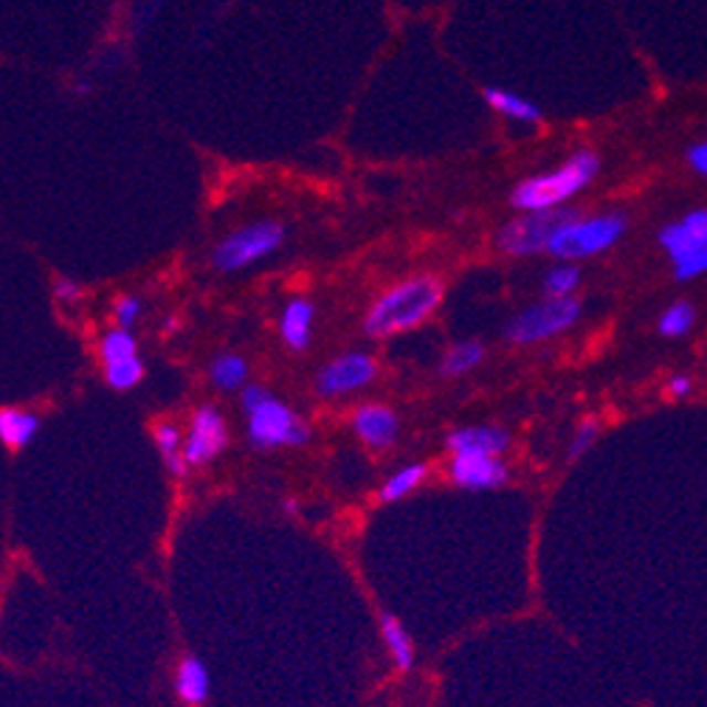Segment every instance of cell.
<instances>
[{
  "label": "cell",
  "mask_w": 707,
  "mask_h": 707,
  "mask_svg": "<svg viewBox=\"0 0 707 707\" xmlns=\"http://www.w3.org/2000/svg\"><path fill=\"white\" fill-rule=\"evenodd\" d=\"M629 229L626 212H603L592 218H578L570 225H563L556 240L550 243L547 254L563 263H578V260L598 257L606 254L612 245L623 240Z\"/></svg>",
  "instance_id": "5b68a950"
},
{
  "label": "cell",
  "mask_w": 707,
  "mask_h": 707,
  "mask_svg": "<svg viewBox=\"0 0 707 707\" xmlns=\"http://www.w3.org/2000/svg\"><path fill=\"white\" fill-rule=\"evenodd\" d=\"M485 361V347L476 338H465V341H454L449 350L440 358V376L443 378H463L474 372L479 363Z\"/></svg>",
  "instance_id": "603a6c76"
},
{
  "label": "cell",
  "mask_w": 707,
  "mask_h": 707,
  "mask_svg": "<svg viewBox=\"0 0 707 707\" xmlns=\"http://www.w3.org/2000/svg\"><path fill=\"white\" fill-rule=\"evenodd\" d=\"M443 279L434 274H418L409 279L394 282L392 288L383 291L370 310L363 314V336L387 341V338L401 336V333L414 330V327L426 325L437 307L443 305Z\"/></svg>",
  "instance_id": "6da1fadb"
},
{
  "label": "cell",
  "mask_w": 707,
  "mask_h": 707,
  "mask_svg": "<svg viewBox=\"0 0 707 707\" xmlns=\"http://www.w3.org/2000/svg\"><path fill=\"white\" fill-rule=\"evenodd\" d=\"M43 432V418L34 409L0 407V443L9 451H23Z\"/></svg>",
  "instance_id": "2e32d148"
},
{
  "label": "cell",
  "mask_w": 707,
  "mask_h": 707,
  "mask_svg": "<svg viewBox=\"0 0 707 707\" xmlns=\"http://www.w3.org/2000/svg\"><path fill=\"white\" fill-rule=\"evenodd\" d=\"M51 296H54L56 305L76 307L85 299V291H82L80 282L71 279V276H56L54 285H51Z\"/></svg>",
  "instance_id": "f1b7e54d"
},
{
  "label": "cell",
  "mask_w": 707,
  "mask_h": 707,
  "mask_svg": "<svg viewBox=\"0 0 707 707\" xmlns=\"http://www.w3.org/2000/svg\"><path fill=\"white\" fill-rule=\"evenodd\" d=\"M598 432H601V426H598V420H583L581 426L576 429V434H572L570 445H567V463H576L578 457H583L592 445H595L598 440Z\"/></svg>",
  "instance_id": "4316f807"
},
{
  "label": "cell",
  "mask_w": 707,
  "mask_h": 707,
  "mask_svg": "<svg viewBox=\"0 0 707 707\" xmlns=\"http://www.w3.org/2000/svg\"><path fill=\"white\" fill-rule=\"evenodd\" d=\"M249 376H251V363L243 352L234 350H220L214 352L212 361L207 367V378L218 392L223 394H234L243 392L249 387Z\"/></svg>",
  "instance_id": "ac0fdd59"
},
{
  "label": "cell",
  "mask_w": 707,
  "mask_h": 707,
  "mask_svg": "<svg viewBox=\"0 0 707 707\" xmlns=\"http://www.w3.org/2000/svg\"><path fill=\"white\" fill-rule=\"evenodd\" d=\"M152 443H156L158 454H161V463L167 468L169 476L183 479L189 474V465L183 460V432L178 423L172 420H158L152 426Z\"/></svg>",
  "instance_id": "ffe728a7"
},
{
  "label": "cell",
  "mask_w": 707,
  "mask_h": 707,
  "mask_svg": "<svg viewBox=\"0 0 707 707\" xmlns=\"http://www.w3.org/2000/svg\"><path fill=\"white\" fill-rule=\"evenodd\" d=\"M581 218V209L576 207H558L545 209V212H521L519 218L507 220L496 234V249L507 257H536V254H547L556 234L563 225H570L572 220Z\"/></svg>",
  "instance_id": "8992f818"
},
{
  "label": "cell",
  "mask_w": 707,
  "mask_h": 707,
  "mask_svg": "<svg viewBox=\"0 0 707 707\" xmlns=\"http://www.w3.org/2000/svg\"><path fill=\"white\" fill-rule=\"evenodd\" d=\"M212 694L209 668L198 654H183L176 668V696L187 707H203Z\"/></svg>",
  "instance_id": "e0dca14e"
},
{
  "label": "cell",
  "mask_w": 707,
  "mask_h": 707,
  "mask_svg": "<svg viewBox=\"0 0 707 707\" xmlns=\"http://www.w3.org/2000/svg\"><path fill=\"white\" fill-rule=\"evenodd\" d=\"M229 423L214 403H203L189 414V426L183 432V460L189 468H207L229 449Z\"/></svg>",
  "instance_id": "30bf717a"
},
{
  "label": "cell",
  "mask_w": 707,
  "mask_h": 707,
  "mask_svg": "<svg viewBox=\"0 0 707 707\" xmlns=\"http://www.w3.org/2000/svg\"><path fill=\"white\" fill-rule=\"evenodd\" d=\"M378 626H381V640L387 645V654L392 659L394 671H401V674L414 671V640L409 637L407 626L392 612H381Z\"/></svg>",
  "instance_id": "44dd1931"
},
{
  "label": "cell",
  "mask_w": 707,
  "mask_h": 707,
  "mask_svg": "<svg viewBox=\"0 0 707 707\" xmlns=\"http://www.w3.org/2000/svg\"><path fill=\"white\" fill-rule=\"evenodd\" d=\"M578 285H581V268L576 263H563V260L550 265L541 276L545 299H570V296H576Z\"/></svg>",
  "instance_id": "cb8c5ba5"
},
{
  "label": "cell",
  "mask_w": 707,
  "mask_h": 707,
  "mask_svg": "<svg viewBox=\"0 0 707 707\" xmlns=\"http://www.w3.org/2000/svg\"><path fill=\"white\" fill-rule=\"evenodd\" d=\"M240 409L245 414V440L254 451L302 449L314 437L307 420L263 383H249L240 392Z\"/></svg>",
  "instance_id": "7a4b0ae2"
},
{
  "label": "cell",
  "mask_w": 707,
  "mask_h": 707,
  "mask_svg": "<svg viewBox=\"0 0 707 707\" xmlns=\"http://www.w3.org/2000/svg\"><path fill=\"white\" fill-rule=\"evenodd\" d=\"M657 243H659V249L668 254L671 263L679 257H685V254H690V251L705 249L707 245V207L694 209V212H688L685 218L665 223L657 234Z\"/></svg>",
  "instance_id": "9a60e30c"
},
{
  "label": "cell",
  "mask_w": 707,
  "mask_h": 707,
  "mask_svg": "<svg viewBox=\"0 0 707 707\" xmlns=\"http://www.w3.org/2000/svg\"><path fill=\"white\" fill-rule=\"evenodd\" d=\"M665 392H668L671 398H676V401H683V398H688V394L694 392V378H690V376H674L668 381V387H665Z\"/></svg>",
  "instance_id": "4dcf8cb0"
},
{
  "label": "cell",
  "mask_w": 707,
  "mask_h": 707,
  "mask_svg": "<svg viewBox=\"0 0 707 707\" xmlns=\"http://www.w3.org/2000/svg\"><path fill=\"white\" fill-rule=\"evenodd\" d=\"M350 429L363 449L381 454V451L392 449L401 437V414L387 403H358L350 412Z\"/></svg>",
  "instance_id": "8fae6325"
},
{
  "label": "cell",
  "mask_w": 707,
  "mask_h": 707,
  "mask_svg": "<svg viewBox=\"0 0 707 707\" xmlns=\"http://www.w3.org/2000/svg\"><path fill=\"white\" fill-rule=\"evenodd\" d=\"M601 172V156L595 150H576L563 158L558 169L530 176L519 181L510 192V207L519 212H545V209L567 207L581 194Z\"/></svg>",
  "instance_id": "3957f363"
},
{
  "label": "cell",
  "mask_w": 707,
  "mask_h": 707,
  "mask_svg": "<svg viewBox=\"0 0 707 707\" xmlns=\"http://www.w3.org/2000/svg\"><path fill=\"white\" fill-rule=\"evenodd\" d=\"M291 238V229L285 220L260 218L251 223L238 225L232 232H225L218 243L209 249V268L214 274H240L254 265L265 263L274 254L285 249Z\"/></svg>",
  "instance_id": "277c9868"
},
{
  "label": "cell",
  "mask_w": 707,
  "mask_h": 707,
  "mask_svg": "<svg viewBox=\"0 0 707 707\" xmlns=\"http://www.w3.org/2000/svg\"><path fill=\"white\" fill-rule=\"evenodd\" d=\"M378 381V361L367 350H347L333 356L316 372L314 394L321 401H345L352 394L370 389Z\"/></svg>",
  "instance_id": "ba28073f"
},
{
  "label": "cell",
  "mask_w": 707,
  "mask_h": 707,
  "mask_svg": "<svg viewBox=\"0 0 707 707\" xmlns=\"http://www.w3.org/2000/svg\"><path fill=\"white\" fill-rule=\"evenodd\" d=\"M581 316L583 302L578 296H570V299H541L519 310L514 319L507 321L502 336L516 347L539 345V341H550V338L572 330L581 321Z\"/></svg>",
  "instance_id": "52a82bcc"
},
{
  "label": "cell",
  "mask_w": 707,
  "mask_h": 707,
  "mask_svg": "<svg viewBox=\"0 0 707 707\" xmlns=\"http://www.w3.org/2000/svg\"><path fill=\"white\" fill-rule=\"evenodd\" d=\"M510 449V432L496 423L460 426L445 434L449 457H502Z\"/></svg>",
  "instance_id": "4fadbf2b"
},
{
  "label": "cell",
  "mask_w": 707,
  "mask_h": 707,
  "mask_svg": "<svg viewBox=\"0 0 707 707\" xmlns=\"http://www.w3.org/2000/svg\"><path fill=\"white\" fill-rule=\"evenodd\" d=\"M96 356L102 363V378L113 392H133L138 383L145 381L147 367L141 352H138V338L133 330L107 327L99 336Z\"/></svg>",
  "instance_id": "9c48e42d"
},
{
  "label": "cell",
  "mask_w": 707,
  "mask_h": 707,
  "mask_svg": "<svg viewBox=\"0 0 707 707\" xmlns=\"http://www.w3.org/2000/svg\"><path fill=\"white\" fill-rule=\"evenodd\" d=\"M483 99L488 102L490 110H496L499 116H505V119H510V122H519V125H536V122L541 119L539 105H532L530 99L514 94V91L485 88Z\"/></svg>",
  "instance_id": "7402d4cb"
},
{
  "label": "cell",
  "mask_w": 707,
  "mask_h": 707,
  "mask_svg": "<svg viewBox=\"0 0 707 707\" xmlns=\"http://www.w3.org/2000/svg\"><path fill=\"white\" fill-rule=\"evenodd\" d=\"M694 325H696V307L685 299L671 302V305L665 307L657 319L659 336H665V338L688 336V333L694 330Z\"/></svg>",
  "instance_id": "d4e9b609"
},
{
  "label": "cell",
  "mask_w": 707,
  "mask_h": 707,
  "mask_svg": "<svg viewBox=\"0 0 707 707\" xmlns=\"http://www.w3.org/2000/svg\"><path fill=\"white\" fill-rule=\"evenodd\" d=\"M685 158H688L690 169H694L696 176L707 178V141H696V145H690L688 152H685Z\"/></svg>",
  "instance_id": "f546056e"
},
{
  "label": "cell",
  "mask_w": 707,
  "mask_h": 707,
  "mask_svg": "<svg viewBox=\"0 0 707 707\" xmlns=\"http://www.w3.org/2000/svg\"><path fill=\"white\" fill-rule=\"evenodd\" d=\"M282 345L288 352H307L316 333V302L310 296H291L279 310L276 321Z\"/></svg>",
  "instance_id": "5bb4252c"
},
{
  "label": "cell",
  "mask_w": 707,
  "mask_h": 707,
  "mask_svg": "<svg viewBox=\"0 0 707 707\" xmlns=\"http://www.w3.org/2000/svg\"><path fill=\"white\" fill-rule=\"evenodd\" d=\"M707 274V245L705 249H696L685 257L674 260V279L676 282H690L699 279V276Z\"/></svg>",
  "instance_id": "83f0119b"
},
{
  "label": "cell",
  "mask_w": 707,
  "mask_h": 707,
  "mask_svg": "<svg viewBox=\"0 0 707 707\" xmlns=\"http://www.w3.org/2000/svg\"><path fill=\"white\" fill-rule=\"evenodd\" d=\"M145 316V299L138 294H119L110 302V319L113 327L122 330H136L138 321Z\"/></svg>",
  "instance_id": "484cf974"
},
{
  "label": "cell",
  "mask_w": 707,
  "mask_h": 707,
  "mask_svg": "<svg viewBox=\"0 0 707 707\" xmlns=\"http://www.w3.org/2000/svg\"><path fill=\"white\" fill-rule=\"evenodd\" d=\"M449 483L460 490H496L510 483V465L499 457H451Z\"/></svg>",
  "instance_id": "7c38bea8"
},
{
  "label": "cell",
  "mask_w": 707,
  "mask_h": 707,
  "mask_svg": "<svg viewBox=\"0 0 707 707\" xmlns=\"http://www.w3.org/2000/svg\"><path fill=\"white\" fill-rule=\"evenodd\" d=\"M429 476H432V465L429 463L401 465V468L394 471V474H389L381 483V488H378V502H381V505H398V502H403L407 496H412L414 490L423 488V485L429 483Z\"/></svg>",
  "instance_id": "d6986e66"
},
{
  "label": "cell",
  "mask_w": 707,
  "mask_h": 707,
  "mask_svg": "<svg viewBox=\"0 0 707 707\" xmlns=\"http://www.w3.org/2000/svg\"><path fill=\"white\" fill-rule=\"evenodd\" d=\"M74 94L82 96V99H85V96H91V94H94V82L85 80V76H82V80H76L74 82Z\"/></svg>",
  "instance_id": "1f68e13d"
},
{
  "label": "cell",
  "mask_w": 707,
  "mask_h": 707,
  "mask_svg": "<svg viewBox=\"0 0 707 707\" xmlns=\"http://www.w3.org/2000/svg\"><path fill=\"white\" fill-rule=\"evenodd\" d=\"M282 510H285L288 516H296L299 514V505H296V499H285L282 502Z\"/></svg>",
  "instance_id": "d6a6232c"
}]
</instances>
